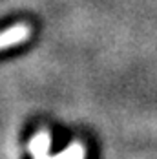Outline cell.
<instances>
[{
    "mask_svg": "<svg viewBox=\"0 0 157 159\" xmlns=\"http://www.w3.org/2000/svg\"><path fill=\"white\" fill-rule=\"evenodd\" d=\"M29 26L26 24H15L4 31H0V49H6V48H11V46H16L24 40H28L29 37Z\"/></svg>",
    "mask_w": 157,
    "mask_h": 159,
    "instance_id": "6da1fadb",
    "label": "cell"
},
{
    "mask_svg": "<svg viewBox=\"0 0 157 159\" xmlns=\"http://www.w3.org/2000/svg\"><path fill=\"white\" fill-rule=\"evenodd\" d=\"M29 154L33 159H42L44 156L49 154V148H51V135L46 130H40L38 134H35L29 141Z\"/></svg>",
    "mask_w": 157,
    "mask_h": 159,
    "instance_id": "7a4b0ae2",
    "label": "cell"
},
{
    "mask_svg": "<svg viewBox=\"0 0 157 159\" xmlns=\"http://www.w3.org/2000/svg\"><path fill=\"white\" fill-rule=\"evenodd\" d=\"M42 159H86V150H84L82 144L73 143V144H70L66 150L59 152L57 156H51V157H49V154H47V156H44Z\"/></svg>",
    "mask_w": 157,
    "mask_h": 159,
    "instance_id": "3957f363",
    "label": "cell"
}]
</instances>
